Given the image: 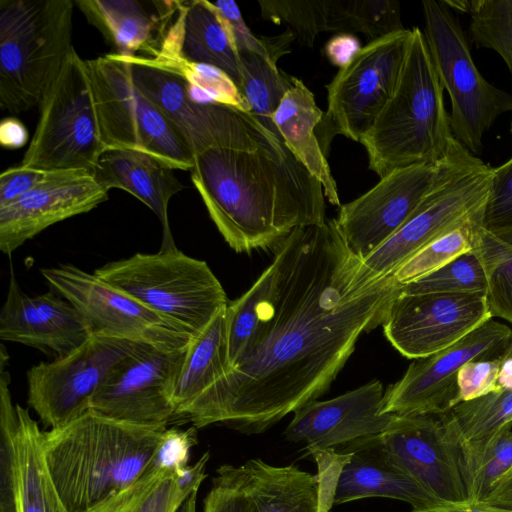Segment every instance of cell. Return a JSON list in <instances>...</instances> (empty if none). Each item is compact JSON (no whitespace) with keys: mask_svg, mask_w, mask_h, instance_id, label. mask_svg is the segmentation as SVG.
<instances>
[{"mask_svg":"<svg viewBox=\"0 0 512 512\" xmlns=\"http://www.w3.org/2000/svg\"><path fill=\"white\" fill-rule=\"evenodd\" d=\"M275 285L258 333L238 364L180 417L253 435L317 400L399 294L393 276L348 286L357 259L334 219L295 228L276 244Z\"/></svg>","mask_w":512,"mask_h":512,"instance_id":"obj_1","label":"cell"},{"mask_svg":"<svg viewBox=\"0 0 512 512\" xmlns=\"http://www.w3.org/2000/svg\"><path fill=\"white\" fill-rule=\"evenodd\" d=\"M191 180L218 231L238 253L266 249L295 228L326 220L322 184L287 148L283 155L211 148Z\"/></svg>","mask_w":512,"mask_h":512,"instance_id":"obj_2","label":"cell"},{"mask_svg":"<svg viewBox=\"0 0 512 512\" xmlns=\"http://www.w3.org/2000/svg\"><path fill=\"white\" fill-rule=\"evenodd\" d=\"M165 429L88 410L44 432L46 465L68 512H114L154 467Z\"/></svg>","mask_w":512,"mask_h":512,"instance_id":"obj_3","label":"cell"},{"mask_svg":"<svg viewBox=\"0 0 512 512\" xmlns=\"http://www.w3.org/2000/svg\"><path fill=\"white\" fill-rule=\"evenodd\" d=\"M443 91L424 33L414 27L396 89L360 140L370 170L382 178L450 157L459 142L451 132Z\"/></svg>","mask_w":512,"mask_h":512,"instance_id":"obj_4","label":"cell"},{"mask_svg":"<svg viewBox=\"0 0 512 512\" xmlns=\"http://www.w3.org/2000/svg\"><path fill=\"white\" fill-rule=\"evenodd\" d=\"M72 0L0 1V104L21 113L41 104L71 50Z\"/></svg>","mask_w":512,"mask_h":512,"instance_id":"obj_5","label":"cell"},{"mask_svg":"<svg viewBox=\"0 0 512 512\" xmlns=\"http://www.w3.org/2000/svg\"><path fill=\"white\" fill-rule=\"evenodd\" d=\"M93 273L172 322L192 339L229 302L208 264L177 247L155 254L136 253L109 262Z\"/></svg>","mask_w":512,"mask_h":512,"instance_id":"obj_6","label":"cell"},{"mask_svg":"<svg viewBox=\"0 0 512 512\" xmlns=\"http://www.w3.org/2000/svg\"><path fill=\"white\" fill-rule=\"evenodd\" d=\"M492 169L463 149L407 221L369 256L358 260L349 290L358 292L393 276L422 248L481 212Z\"/></svg>","mask_w":512,"mask_h":512,"instance_id":"obj_7","label":"cell"},{"mask_svg":"<svg viewBox=\"0 0 512 512\" xmlns=\"http://www.w3.org/2000/svg\"><path fill=\"white\" fill-rule=\"evenodd\" d=\"M85 62L106 149L141 151L174 169L191 170L194 155L162 110L136 86L128 62L116 53Z\"/></svg>","mask_w":512,"mask_h":512,"instance_id":"obj_8","label":"cell"},{"mask_svg":"<svg viewBox=\"0 0 512 512\" xmlns=\"http://www.w3.org/2000/svg\"><path fill=\"white\" fill-rule=\"evenodd\" d=\"M39 109L40 117L21 165L93 174L106 147L86 62L74 48Z\"/></svg>","mask_w":512,"mask_h":512,"instance_id":"obj_9","label":"cell"},{"mask_svg":"<svg viewBox=\"0 0 512 512\" xmlns=\"http://www.w3.org/2000/svg\"><path fill=\"white\" fill-rule=\"evenodd\" d=\"M422 6L430 57L451 100V132L475 156L482 151L483 134L501 114L512 111V95L477 70L460 23L444 1L424 0Z\"/></svg>","mask_w":512,"mask_h":512,"instance_id":"obj_10","label":"cell"},{"mask_svg":"<svg viewBox=\"0 0 512 512\" xmlns=\"http://www.w3.org/2000/svg\"><path fill=\"white\" fill-rule=\"evenodd\" d=\"M121 56L136 86L162 110L194 157L211 148L285 153L284 143L250 112L199 103L188 95L177 73L146 58Z\"/></svg>","mask_w":512,"mask_h":512,"instance_id":"obj_11","label":"cell"},{"mask_svg":"<svg viewBox=\"0 0 512 512\" xmlns=\"http://www.w3.org/2000/svg\"><path fill=\"white\" fill-rule=\"evenodd\" d=\"M411 36L405 29L368 42L326 85L327 110L316 134L325 156L336 135L360 142L371 128L396 89Z\"/></svg>","mask_w":512,"mask_h":512,"instance_id":"obj_12","label":"cell"},{"mask_svg":"<svg viewBox=\"0 0 512 512\" xmlns=\"http://www.w3.org/2000/svg\"><path fill=\"white\" fill-rule=\"evenodd\" d=\"M50 288L70 302L84 319L91 336L182 349L193 340L172 322L94 273L74 265L42 268Z\"/></svg>","mask_w":512,"mask_h":512,"instance_id":"obj_13","label":"cell"},{"mask_svg":"<svg viewBox=\"0 0 512 512\" xmlns=\"http://www.w3.org/2000/svg\"><path fill=\"white\" fill-rule=\"evenodd\" d=\"M141 343L91 336L73 352L27 371V403L43 425L63 426L89 410L90 401L119 361Z\"/></svg>","mask_w":512,"mask_h":512,"instance_id":"obj_14","label":"cell"},{"mask_svg":"<svg viewBox=\"0 0 512 512\" xmlns=\"http://www.w3.org/2000/svg\"><path fill=\"white\" fill-rule=\"evenodd\" d=\"M512 347V330L488 319L450 347L414 359L402 378L384 394L383 413L443 414L458 402L457 376L470 361L506 356Z\"/></svg>","mask_w":512,"mask_h":512,"instance_id":"obj_15","label":"cell"},{"mask_svg":"<svg viewBox=\"0 0 512 512\" xmlns=\"http://www.w3.org/2000/svg\"><path fill=\"white\" fill-rule=\"evenodd\" d=\"M188 346L170 350L141 343L111 370L89 410L121 422L166 428L175 415L173 395Z\"/></svg>","mask_w":512,"mask_h":512,"instance_id":"obj_16","label":"cell"},{"mask_svg":"<svg viewBox=\"0 0 512 512\" xmlns=\"http://www.w3.org/2000/svg\"><path fill=\"white\" fill-rule=\"evenodd\" d=\"M463 149L458 143L450 157L437 165H414L392 171L363 195L341 205L335 221L351 253L362 261L388 240Z\"/></svg>","mask_w":512,"mask_h":512,"instance_id":"obj_17","label":"cell"},{"mask_svg":"<svg viewBox=\"0 0 512 512\" xmlns=\"http://www.w3.org/2000/svg\"><path fill=\"white\" fill-rule=\"evenodd\" d=\"M490 318L485 293L409 294L400 290L382 326L399 353L418 359L450 347Z\"/></svg>","mask_w":512,"mask_h":512,"instance_id":"obj_18","label":"cell"},{"mask_svg":"<svg viewBox=\"0 0 512 512\" xmlns=\"http://www.w3.org/2000/svg\"><path fill=\"white\" fill-rule=\"evenodd\" d=\"M381 439L391 461L442 506L468 502L441 414H395Z\"/></svg>","mask_w":512,"mask_h":512,"instance_id":"obj_19","label":"cell"},{"mask_svg":"<svg viewBox=\"0 0 512 512\" xmlns=\"http://www.w3.org/2000/svg\"><path fill=\"white\" fill-rule=\"evenodd\" d=\"M379 380L326 401H312L294 412L284 437L310 452H335L354 440L383 433L395 414L383 413Z\"/></svg>","mask_w":512,"mask_h":512,"instance_id":"obj_20","label":"cell"},{"mask_svg":"<svg viewBox=\"0 0 512 512\" xmlns=\"http://www.w3.org/2000/svg\"><path fill=\"white\" fill-rule=\"evenodd\" d=\"M108 198L89 172L69 171L0 207V250L10 255L49 226L87 213Z\"/></svg>","mask_w":512,"mask_h":512,"instance_id":"obj_21","label":"cell"},{"mask_svg":"<svg viewBox=\"0 0 512 512\" xmlns=\"http://www.w3.org/2000/svg\"><path fill=\"white\" fill-rule=\"evenodd\" d=\"M91 334L73 305L51 290L29 296L11 271L9 288L0 311V338L37 348L57 357L65 356Z\"/></svg>","mask_w":512,"mask_h":512,"instance_id":"obj_22","label":"cell"},{"mask_svg":"<svg viewBox=\"0 0 512 512\" xmlns=\"http://www.w3.org/2000/svg\"><path fill=\"white\" fill-rule=\"evenodd\" d=\"M334 453L339 456L338 473L333 479L331 493L334 505L384 497L404 501L412 506V510L442 506L391 461L381 434L349 442Z\"/></svg>","mask_w":512,"mask_h":512,"instance_id":"obj_23","label":"cell"},{"mask_svg":"<svg viewBox=\"0 0 512 512\" xmlns=\"http://www.w3.org/2000/svg\"><path fill=\"white\" fill-rule=\"evenodd\" d=\"M7 366H0V431L11 447L16 512H68L46 465L43 433L28 409L14 404Z\"/></svg>","mask_w":512,"mask_h":512,"instance_id":"obj_24","label":"cell"},{"mask_svg":"<svg viewBox=\"0 0 512 512\" xmlns=\"http://www.w3.org/2000/svg\"><path fill=\"white\" fill-rule=\"evenodd\" d=\"M75 4L116 54L155 59L175 20L179 1L77 0Z\"/></svg>","mask_w":512,"mask_h":512,"instance_id":"obj_25","label":"cell"},{"mask_svg":"<svg viewBox=\"0 0 512 512\" xmlns=\"http://www.w3.org/2000/svg\"><path fill=\"white\" fill-rule=\"evenodd\" d=\"M174 168L156 157L136 150L106 149L93 172L108 191L119 188L135 196L158 217L162 226L160 250L176 248L168 220L170 199L183 189Z\"/></svg>","mask_w":512,"mask_h":512,"instance_id":"obj_26","label":"cell"},{"mask_svg":"<svg viewBox=\"0 0 512 512\" xmlns=\"http://www.w3.org/2000/svg\"><path fill=\"white\" fill-rule=\"evenodd\" d=\"M173 46L177 58L223 70L239 91L243 68L228 22L212 2L180 1Z\"/></svg>","mask_w":512,"mask_h":512,"instance_id":"obj_27","label":"cell"},{"mask_svg":"<svg viewBox=\"0 0 512 512\" xmlns=\"http://www.w3.org/2000/svg\"><path fill=\"white\" fill-rule=\"evenodd\" d=\"M323 115L313 93L301 80L293 77L272 122L284 145L322 184L326 199L340 206L336 181L315 133Z\"/></svg>","mask_w":512,"mask_h":512,"instance_id":"obj_28","label":"cell"},{"mask_svg":"<svg viewBox=\"0 0 512 512\" xmlns=\"http://www.w3.org/2000/svg\"><path fill=\"white\" fill-rule=\"evenodd\" d=\"M249 512H320L321 479L296 465L274 466L256 458L241 465Z\"/></svg>","mask_w":512,"mask_h":512,"instance_id":"obj_29","label":"cell"},{"mask_svg":"<svg viewBox=\"0 0 512 512\" xmlns=\"http://www.w3.org/2000/svg\"><path fill=\"white\" fill-rule=\"evenodd\" d=\"M441 418L446 440L459 467L480 454L504 428L512 425V387L460 402L441 414Z\"/></svg>","mask_w":512,"mask_h":512,"instance_id":"obj_30","label":"cell"},{"mask_svg":"<svg viewBox=\"0 0 512 512\" xmlns=\"http://www.w3.org/2000/svg\"><path fill=\"white\" fill-rule=\"evenodd\" d=\"M225 308L187 348L173 395L174 417L229 371Z\"/></svg>","mask_w":512,"mask_h":512,"instance_id":"obj_31","label":"cell"},{"mask_svg":"<svg viewBox=\"0 0 512 512\" xmlns=\"http://www.w3.org/2000/svg\"><path fill=\"white\" fill-rule=\"evenodd\" d=\"M472 250L485 272V297L492 318L512 324V228L486 230L478 225Z\"/></svg>","mask_w":512,"mask_h":512,"instance_id":"obj_32","label":"cell"},{"mask_svg":"<svg viewBox=\"0 0 512 512\" xmlns=\"http://www.w3.org/2000/svg\"><path fill=\"white\" fill-rule=\"evenodd\" d=\"M274 285L275 266L271 263L249 290L238 299L228 302L225 321L229 371L238 364L253 343L271 300Z\"/></svg>","mask_w":512,"mask_h":512,"instance_id":"obj_33","label":"cell"},{"mask_svg":"<svg viewBox=\"0 0 512 512\" xmlns=\"http://www.w3.org/2000/svg\"><path fill=\"white\" fill-rule=\"evenodd\" d=\"M239 55L243 68L240 93L249 105L250 113L281 140L272 116L293 76L279 70L276 62L267 56L246 50L240 51Z\"/></svg>","mask_w":512,"mask_h":512,"instance_id":"obj_34","label":"cell"},{"mask_svg":"<svg viewBox=\"0 0 512 512\" xmlns=\"http://www.w3.org/2000/svg\"><path fill=\"white\" fill-rule=\"evenodd\" d=\"M405 30L395 0H329V31L363 33L369 42Z\"/></svg>","mask_w":512,"mask_h":512,"instance_id":"obj_35","label":"cell"},{"mask_svg":"<svg viewBox=\"0 0 512 512\" xmlns=\"http://www.w3.org/2000/svg\"><path fill=\"white\" fill-rule=\"evenodd\" d=\"M482 213L483 210L414 254L395 271L393 274L395 281L403 286L471 251L474 232L481 224Z\"/></svg>","mask_w":512,"mask_h":512,"instance_id":"obj_36","label":"cell"},{"mask_svg":"<svg viewBox=\"0 0 512 512\" xmlns=\"http://www.w3.org/2000/svg\"><path fill=\"white\" fill-rule=\"evenodd\" d=\"M467 13L471 42L496 51L512 74V0H469Z\"/></svg>","mask_w":512,"mask_h":512,"instance_id":"obj_37","label":"cell"},{"mask_svg":"<svg viewBox=\"0 0 512 512\" xmlns=\"http://www.w3.org/2000/svg\"><path fill=\"white\" fill-rule=\"evenodd\" d=\"M511 467L512 425L504 428L480 454L459 465L468 502H482Z\"/></svg>","mask_w":512,"mask_h":512,"instance_id":"obj_38","label":"cell"},{"mask_svg":"<svg viewBox=\"0 0 512 512\" xmlns=\"http://www.w3.org/2000/svg\"><path fill=\"white\" fill-rule=\"evenodd\" d=\"M486 288L483 266L476 253L471 250L440 269L401 286V291L409 294H469L485 293Z\"/></svg>","mask_w":512,"mask_h":512,"instance_id":"obj_39","label":"cell"},{"mask_svg":"<svg viewBox=\"0 0 512 512\" xmlns=\"http://www.w3.org/2000/svg\"><path fill=\"white\" fill-rule=\"evenodd\" d=\"M261 16L284 23L301 45L312 47L316 36L329 31V0H261Z\"/></svg>","mask_w":512,"mask_h":512,"instance_id":"obj_40","label":"cell"},{"mask_svg":"<svg viewBox=\"0 0 512 512\" xmlns=\"http://www.w3.org/2000/svg\"><path fill=\"white\" fill-rule=\"evenodd\" d=\"M193 492L181 488L174 470L153 467L114 512H177Z\"/></svg>","mask_w":512,"mask_h":512,"instance_id":"obj_41","label":"cell"},{"mask_svg":"<svg viewBox=\"0 0 512 512\" xmlns=\"http://www.w3.org/2000/svg\"><path fill=\"white\" fill-rule=\"evenodd\" d=\"M151 61L180 75L190 86L205 94L212 103L250 112L249 105L234 81L218 67L193 63L182 58Z\"/></svg>","mask_w":512,"mask_h":512,"instance_id":"obj_42","label":"cell"},{"mask_svg":"<svg viewBox=\"0 0 512 512\" xmlns=\"http://www.w3.org/2000/svg\"><path fill=\"white\" fill-rule=\"evenodd\" d=\"M203 512H249L242 466L226 464L216 470Z\"/></svg>","mask_w":512,"mask_h":512,"instance_id":"obj_43","label":"cell"},{"mask_svg":"<svg viewBox=\"0 0 512 512\" xmlns=\"http://www.w3.org/2000/svg\"><path fill=\"white\" fill-rule=\"evenodd\" d=\"M481 226L486 230L512 228V157L492 169Z\"/></svg>","mask_w":512,"mask_h":512,"instance_id":"obj_44","label":"cell"},{"mask_svg":"<svg viewBox=\"0 0 512 512\" xmlns=\"http://www.w3.org/2000/svg\"><path fill=\"white\" fill-rule=\"evenodd\" d=\"M505 357L465 364L457 376L458 402L470 401L501 389L499 379Z\"/></svg>","mask_w":512,"mask_h":512,"instance_id":"obj_45","label":"cell"},{"mask_svg":"<svg viewBox=\"0 0 512 512\" xmlns=\"http://www.w3.org/2000/svg\"><path fill=\"white\" fill-rule=\"evenodd\" d=\"M69 171H47L18 165L0 175V207L5 206L29 191L60 178Z\"/></svg>","mask_w":512,"mask_h":512,"instance_id":"obj_46","label":"cell"},{"mask_svg":"<svg viewBox=\"0 0 512 512\" xmlns=\"http://www.w3.org/2000/svg\"><path fill=\"white\" fill-rule=\"evenodd\" d=\"M196 443V427L187 430L165 429L155 456L154 467L177 470L187 466L190 450Z\"/></svg>","mask_w":512,"mask_h":512,"instance_id":"obj_47","label":"cell"},{"mask_svg":"<svg viewBox=\"0 0 512 512\" xmlns=\"http://www.w3.org/2000/svg\"><path fill=\"white\" fill-rule=\"evenodd\" d=\"M212 3L228 22L239 52L244 50L252 51L271 58L263 41V36L257 37L250 31L235 1L218 0Z\"/></svg>","mask_w":512,"mask_h":512,"instance_id":"obj_48","label":"cell"},{"mask_svg":"<svg viewBox=\"0 0 512 512\" xmlns=\"http://www.w3.org/2000/svg\"><path fill=\"white\" fill-rule=\"evenodd\" d=\"M361 50L360 43L350 33H339L325 45V55L329 61L339 68L346 66Z\"/></svg>","mask_w":512,"mask_h":512,"instance_id":"obj_49","label":"cell"},{"mask_svg":"<svg viewBox=\"0 0 512 512\" xmlns=\"http://www.w3.org/2000/svg\"><path fill=\"white\" fill-rule=\"evenodd\" d=\"M28 139L25 126L14 118H5L0 125V143L6 148H20Z\"/></svg>","mask_w":512,"mask_h":512,"instance_id":"obj_50","label":"cell"},{"mask_svg":"<svg viewBox=\"0 0 512 512\" xmlns=\"http://www.w3.org/2000/svg\"><path fill=\"white\" fill-rule=\"evenodd\" d=\"M482 502L512 510V467L497 481Z\"/></svg>","mask_w":512,"mask_h":512,"instance_id":"obj_51","label":"cell"},{"mask_svg":"<svg viewBox=\"0 0 512 512\" xmlns=\"http://www.w3.org/2000/svg\"><path fill=\"white\" fill-rule=\"evenodd\" d=\"M412 512H512L510 509L485 504L483 502H466L458 505L439 506Z\"/></svg>","mask_w":512,"mask_h":512,"instance_id":"obj_52","label":"cell"},{"mask_svg":"<svg viewBox=\"0 0 512 512\" xmlns=\"http://www.w3.org/2000/svg\"><path fill=\"white\" fill-rule=\"evenodd\" d=\"M508 355L512 357V347H511V350L509 351Z\"/></svg>","mask_w":512,"mask_h":512,"instance_id":"obj_53","label":"cell"},{"mask_svg":"<svg viewBox=\"0 0 512 512\" xmlns=\"http://www.w3.org/2000/svg\"><path fill=\"white\" fill-rule=\"evenodd\" d=\"M511 133H512V123H511Z\"/></svg>","mask_w":512,"mask_h":512,"instance_id":"obj_54","label":"cell"}]
</instances>
